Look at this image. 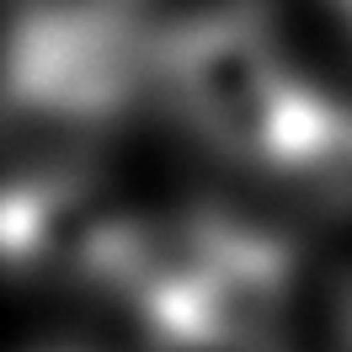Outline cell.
<instances>
[{"mask_svg": "<svg viewBox=\"0 0 352 352\" xmlns=\"http://www.w3.org/2000/svg\"><path fill=\"white\" fill-rule=\"evenodd\" d=\"M155 91L208 150L283 182L352 176V112L288 65L241 6H203L155 27Z\"/></svg>", "mask_w": 352, "mask_h": 352, "instance_id": "obj_1", "label": "cell"}, {"mask_svg": "<svg viewBox=\"0 0 352 352\" xmlns=\"http://www.w3.org/2000/svg\"><path fill=\"white\" fill-rule=\"evenodd\" d=\"M299 251L235 214L139 230L118 299L160 352H272L294 305Z\"/></svg>", "mask_w": 352, "mask_h": 352, "instance_id": "obj_2", "label": "cell"}, {"mask_svg": "<svg viewBox=\"0 0 352 352\" xmlns=\"http://www.w3.org/2000/svg\"><path fill=\"white\" fill-rule=\"evenodd\" d=\"M155 91V27L133 0H11L0 27V129L91 139Z\"/></svg>", "mask_w": 352, "mask_h": 352, "instance_id": "obj_3", "label": "cell"}, {"mask_svg": "<svg viewBox=\"0 0 352 352\" xmlns=\"http://www.w3.org/2000/svg\"><path fill=\"white\" fill-rule=\"evenodd\" d=\"M326 6H331V11H336V22H342V27H347V32H352V0H326Z\"/></svg>", "mask_w": 352, "mask_h": 352, "instance_id": "obj_4", "label": "cell"}, {"mask_svg": "<svg viewBox=\"0 0 352 352\" xmlns=\"http://www.w3.org/2000/svg\"><path fill=\"white\" fill-rule=\"evenodd\" d=\"M342 342H347V352H352V294H347V309H342Z\"/></svg>", "mask_w": 352, "mask_h": 352, "instance_id": "obj_5", "label": "cell"}]
</instances>
